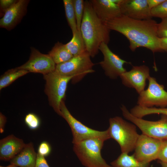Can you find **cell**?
<instances>
[{
    "label": "cell",
    "mask_w": 167,
    "mask_h": 167,
    "mask_svg": "<svg viewBox=\"0 0 167 167\" xmlns=\"http://www.w3.org/2000/svg\"><path fill=\"white\" fill-rule=\"evenodd\" d=\"M104 24L110 30L124 35L129 40L132 51L140 47L153 53L162 51L157 35L158 24L152 19L136 20L122 15Z\"/></svg>",
    "instance_id": "1"
},
{
    "label": "cell",
    "mask_w": 167,
    "mask_h": 167,
    "mask_svg": "<svg viewBox=\"0 0 167 167\" xmlns=\"http://www.w3.org/2000/svg\"><path fill=\"white\" fill-rule=\"evenodd\" d=\"M110 30L97 16L90 0L85 1L80 32L86 51L91 57L93 58L98 53L102 43L108 44Z\"/></svg>",
    "instance_id": "2"
},
{
    "label": "cell",
    "mask_w": 167,
    "mask_h": 167,
    "mask_svg": "<svg viewBox=\"0 0 167 167\" xmlns=\"http://www.w3.org/2000/svg\"><path fill=\"white\" fill-rule=\"evenodd\" d=\"M107 130L110 138L118 143L122 153L128 154L134 150L139 135L136 126L119 116L110 118Z\"/></svg>",
    "instance_id": "3"
},
{
    "label": "cell",
    "mask_w": 167,
    "mask_h": 167,
    "mask_svg": "<svg viewBox=\"0 0 167 167\" xmlns=\"http://www.w3.org/2000/svg\"><path fill=\"white\" fill-rule=\"evenodd\" d=\"M106 140L101 138L86 139L74 144L73 151L81 164L86 167H112L101 155V150Z\"/></svg>",
    "instance_id": "4"
},
{
    "label": "cell",
    "mask_w": 167,
    "mask_h": 167,
    "mask_svg": "<svg viewBox=\"0 0 167 167\" xmlns=\"http://www.w3.org/2000/svg\"><path fill=\"white\" fill-rule=\"evenodd\" d=\"M43 77L45 81V92L48 96L49 104L61 116L60 105L65 96L67 84L75 76H62L54 71L44 75Z\"/></svg>",
    "instance_id": "5"
},
{
    "label": "cell",
    "mask_w": 167,
    "mask_h": 167,
    "mask_svg": "<svg viewBox=\"0 0 167 167\" xmlns=\"http://www.w3.org/2000/svg\"><path fill=\"white\" fill-rule=\"evenodd\" d=\"M91 57L87 51L74 56L69 60L56 65L54 71L58 74L64 76H74L72 80L76 82L87 74L93 72L92 69L95 64L92 62Z\"/></svg>",
    "instance_id": "6"
},
{
    "label": "cell",
    "mask_w": 167,
    "mask_h": 167,
    "mask_svg": "<svg viewBox=\"0 0 167 167\" xmlns=\"http://www.w3.org/2000/svg\"><path fill=\"white\" fill-rule=\"evenodd\" d=\"M60 110L61 116L66 120L71 129L73 144L94 138H101L106 140L110 139L107 130L103 131L95 130L87 126L76 119L67 109L64 100L61 103Z\"/></svg>",
    "instance_id": "7"
},
{
    "label": "cell",
    "mask_w": 167,
    "mask_h": 167,
    "mask_svg": "<svg viewBox=\"0 0 167 167\" xmlns=\"http://www.w3.org/2000/svg\"><path fill=\"white\" fill-rule=\"evenodd\" d=\"M124 117L138 127L142 134L161 140H167V116L157 121L145 120L133 115L124 105L121 108Z\"/></svg>",
    "instance_id": "8"
},
{
    "label": "cell",
    "mask_w": 167,
    "mask_h": 167,
    "mask_svg": "<svg viewBox=\"0 0 167 167\" xmlns=\"http://www.w3.org/2000/svg\"><path fill=\"white\" fill-rule=\"evenodd\" d=\"M163 140L152 138L142 134L139 135L133 154L139 161L145 163L158 159Z\"/></svg>",
    "instance_id": "9"
},
{
    "label": "cell",
    "mask_w": 167,
    "mask_h": 167,
    "mask_svg": "<svg viewBox=\"0 0 167 167\" xmlns=\"http://www.w3.org/2000/svg\"><path fill=\"white\" fill-rule=\"evenodd\" d=\"M148 86L139 94L137 104L142 107L151 108L154 106L162 108L167 106V92L155 78L150 76Z\"/></svg>",
    "instance_id": "10"
},
{
    "label": "cell",
    "mask_w": 167,
    "mask_h": 167,
    "mask_svg": "<svg viewBox=\"0 0 167 167\" xmlns=\"http://www.w3.org/2000/svg\"><path fill=\"white\" fill-rule=\"evenodd\" d=\"M56 66V64L49 54H43L32 47L28 61L17 68L29 72L39 73L44 75L54 71Z\"/></svg>",
    "instance_id": "11"
},
{
    "label": "cell",
    "mask_w": 167,
    "mask_h": 167,
    "mask_svg": "<svg viewBox=\"0 0 167 167\" xmlns=\"http://www.w3.org/2000/svg\"><path fill=\"white\" fill-rule=\"evenodd\" d=\"M107 45L103 42L100 46L99 49L103 55L104 59L99 64L106 76L110 79H115L126 71L123 66L125 64L131 63L113 52Z\"/></svg>",
    "instance_id": "12"
},
{
    "label": "cell",
    "mask_w": 167,
    "mask_h": 167,
    "mask_svg": "<svg viewBox=\"0 0 167 167\" xmlns=\"http://www.w3.org/2000/svg\"><path fill=\"white\" fill-rule=\"evenodd\" d=\"M122 14L136 20L152 19L147 0H120L118 4Z\"/></svg>",
    "instance_id": "13"
},
{
    "label": "cell",
    "mask_w": 167,
    "mask_h": 167,
    "mask_svg": "<svg viewBox=\"0 0 167 167\" xmlns=\"http://www.w3.org/2000/svg\"><path fill=\"white\" fill-rule=\"evenodd\" d=\"M149 69L145 65L133 66L131 69L120 76L125 86L134 88L139 94L144 90L146 81L150 77Z\"/></svg>",
    "instance_id": "14"
},
{
    "label": "cell",
    "mask_w": 167,
    "mask_h": 167,
    "mask_svg": "<svg viewBox=\"0 0 167 167\" xmlns=\"http://www.w3.org/2000/svg\"><path fill=\"white\" fill-rule=\"evenodd\" d=\"M28 0H19L7 10L0 19V27L10 31L21 21L26 15L29 2Z\"/></svg>",
    "instance_id": "15"
},
{
    "label": "cell",
    "mask_w": 167,
    "mask_h": 167,
    "mask_svg": "<svg viewBox=\"0 0 167 167\" xmlns=\"http://www.w3.org/2000/svg\"><path fill=\"white\" fill-rule=\"evenodd\" d=\"M90 1L96 15L104 23L122 15L118 4L113 2L111 0Z\"/></svg>",
    "instance_id": "16"
},
{
    "label": "cell",
    "mask_w": 167,
    "mask_h": 167,
    "mask_svg": "<svg viewBox=\"0 0 167 167\" xmlns=\"http://www.w3.org/2000/svg\"><path fill=\"white\" fill-rule=\"evenodd\" d=\"M26 144L21 139L13 135H8L0 140V159L10 161L23 149Z\"/></svg>",
    "instance_id": "17"
},
{
    "label": "cell",
    "mask_w": 167,
    "mask_h": 167,
    "mask_svg": "<svg viewBox=\"0 0 167 167\" xmlns=\"http://www.w3.org/2000/svg\"><path fill=\"white\" fill-rule=\"evenodd\" d=\"M37 153L32 142L26 144L22 150L10 161L11 164L19 167H34Z\"/></svg>",
    "instance_id": "18"
},
{
    "label": "cell",
    "mask_w": 167,
    "mask_h": 167,
    "mask_svg": "<svg viewBox=\"0 0 167 167\" xmlns=\"http://www.w3.org/2000/svg\"><path fill=\"white\" fill-rule=\"evenodd\" d=\"M48 54L56 65L66 62L74 57L66 48L65 44L58 41L55 44Z\"/></svg>",
    "instance_id": "19"
},
{
    "label": "cell",
    "mask_w": 167,
    "mask_h": 167,
    "mask_svg": "<svg viewBox=\"0 0 167 167\" xmlns=\"http://www.w3.org/2000/svg\"><path fill=\"white\" fill-rule=\"evenodd\" d=\"M112 167H150V163L140 162L133 155L122 153L118 157L111 163Z\"/></svg>",
    "instance_id": "20"
},
{
    "label": "cell",
    "mask_w": 167,
    "mask_h": 167,
    "mask_svg": "<svg viewBox=\"0 0 167 167\" xmlns=\"http://www.w3.org/2000/svg\"><path fill=\"white\" fill-rule=\"evenodd\" d=\"M65 45L74 56L81 54L87 51L81 32L78 30L73 35L71 40Z\"/></svg>",
    "instance_id": "21"
},
{
    "label": "cell",
    "mask_w": 167,
    "mask_h": 167,
    "mask_svg": "<svg viewBox=\"0 0 167 167\" xmlns=\"http://www.w3.org/2000/svg\"><path fill=\"white\" fill-rule=\"evenodd\" d=\"M28 73L26 70L17 68L8 70L0 77V90L9 86L16 79Z\"/></svg>",
    "instance_id": "22"
},
{
    "label": "cell",
    "mask_w": 167,
    "mask_h": 167,
    "mask_svg": "<svg viewBox=\"0 0 167 167\" xmlns=\"http://www.w3.org/2000/svg\"><path fill=\"white\" fill-rule=\"evenodd\" d=\"M130 112L133 115L139 118L154 114H161L167 116V108H147L137 105L132 108Z\"/></svg>",
    "instance_id": "23"
},
{
    "label": "cell",
    "mask_w": 167,
    "mask_h": 167,
    "mask_svg": "<svg viewBox=\"0 0 167 167\" xmlns=\"http://www.w3.org/2000/svg\"><path fill=\"white\" fill-rule=\"evenodd\" d=\"M63 2L67 21L73 35L78 30L73 0H63Z\"/></svg>",
    "instance_id": "24"
},
{
    "label": "cell",
    "mask_w": 167,
    "mask_h": 167,
    "mask_svg": "<svg viewBox=\"0 0 167 167\" xmlns=\"http://www.w3.org/2000/svg\"><path fill=\"white\" fill-rule=\"evenodd\" d=\"M76 17L77 30L80 32V27L84 8V2L83 0H73Z\"/></svg>",
    "instance_id": "25"
},
{
    "label": "cell",
    "mask_w": 167,
    "mask_h": 167,
    "mask_svg": "<svg viewBox=\"0 0 167 167\" xmlns=\"http://www.w3.org/2000/svg\"><path fill=\"white\" fill-rule=\"evenodd\" d=\"M152 17L161 19L167 17V0L165 1L157 6L151 9Z\"/></svg>",
    "instance_id": "26"
},
{
    "label": "cell",
    "mask_w": 167,
    "mask_h": 167,
    "mask_svg": "<svg viewBox=\"0 0 167 167\" xmlns=\"http://www.w3.org/2000/svg\"><path fill=\"white\" fill-rule=\"evenodd\" d=\"M24 121L28 126L32 130L38 128L40 124L39 117L32 113H29L26 115Z\"/></svg>",
    "instance_id": "27"
},
{
    "label": "cell",
    "mask_w": 167,
    "mask_h": 167,
    "mask_svg": "<svg viewBox=\"0 0 167 167\" xmlns=\"http://www.w3.org/2000/svg\"><path fill=\"white\" fill-rule=\"evenodd\" d=\"M51 151V148L49 144L46 141H43L39 145L37 153L45 157L49 155Z\"/></svg>",
    "instance_id": "28"
},
{
    "label": "cell",
    "mask_w": 167,
    "mask_h": 167,
    "mask_svg": "<svg viewBox=\"0 0 167 167\" xmlns=\"http://www.w3.org/2000/svg\"><path fill=\"white\" fill-rule=\"evenodd\" d=\"M158 159L160 161L167 163V140H163Z\"/></svg>",
    "instance_id": "29"
},
{
    "label": "cell",
    "mask_w": 167,
    "mask_h": 167,
    "mask_svg": "<svg viewBox=\"0 0 167 167\" xmlns=\"http://www.w3.org/2000/svg\"><path fill=\"white\" fill-rule=\"evenodd\" d=\"M16 0H0V6L1 11L4 14L17 2Z\"/></svg>",
    "instance_id": "30"
},
{
    "label": "cell",
    "mask_w": 167,
    "mask_h": 167,
    "mask_svg": "<svg viewBox=\"0 0 167 167\" xmlns=\"http://www.w3.org/2000/svg\"><path fill=\"white\" fill-rule=\"evenodd\" d=\"M34 167H49L45 157L37 153L36 164Z\"/></svg>",
    "instance_id": "31"
},
{
    "label": "cell",
    "mask_w": 167,
    "mask_h": 167,
    "mask_svg": "<svg viewBox=\"0 0 167 167\" xmlns=\"http://www.w3.org/2000/svg\"><path fill=\"white\" fill-rule=\"evenodd\" d=\"M165 0H147V3L151 10L164 2Z\"/></svg>",
    "instance_id": "32"
},
{
    "label": "cell",
    "mask_w": 167,
    "mask_h": 167,
    "mask_svg": "<svg viewBox=\"0 0 167 167\" xmlns=\"http://www.w3.org/2000/svg\"><path fill=\"white\" fill-rule=\"evenodd\" d=\"M6 122V118L2 113H0V132L3 133L4 131L5 124Z\"/></svg>",
    "instance_id": "33"
},
{
    "label": "cell",
    "mask_w": 167,
    "mask_h": 167,
    "mask_svg": "<svg viewBox=\"0 0 167 167\" xmlns=\"http://www.w3.org/2000/svg\"><path fill=\"white\" fill-rule=\"evenodd\" d=\"M157 35L159 38H167V29L158 27Z\"/></svg>",
    "instance_id": "34"
},
{
    "label": "cell",
    "mask_w": 167,
    "mask_h": 167,
    "mask_svg": "<svg viewBox=\"0 0 167 167\" xmlns=\"http://www.w3.org/2000/svg\"><path fill=\"white\" fill-rule=\"evenodd\" d=\"M160 46L162 51H167V38H159Z\"/></svg>",
    "instance_id": "35"
},
{
    "label": "cell",
    "mask_w": 167,
    "mask_h": 167,
    "mask_svg": "<svg viewBox=\"0 0 167 167\" xmlns=\"http://www.w3.org/2000/svg\"><path fill=\"white\" fill-rule=\"evenodd\" d=\"M158 27L167 29V17L162 19L161 23L158 24Z\"/></svg>",
    "instance_id": "36"
},
{
    "label": "cell",
    "mask_w": 167,
    "mask_h": 167,
    "mask_svg": "<svg viewBox=\"0 0 167 167\" xmlns=\"http://www.w3.org/2000/svg\"><path fill=\"white\" fill-rule=\"evenodd\" d=\"M159 163L161 165V167H167V163L160 161Z\"/></svg>",
    "instance_id": "37"
},
{
    "label": "cell",
    "mask_w": 167,
    "mask_h": 167,
    "mask_svg": "<svg viewBox=\"0 0 167 167\" xmlns=\"http://www.w3.org/2000/svg\"><path fill=\"white\" fill-rule=\"evenodd\" d=\"M19 167L17 166H15V165H14L10 164V165H8L7 166H6V167Z\"/></svg>",
    "instance_id": "38"
},
{
    "label": "cell",
    "mask_w": 167,
    "mask_h": 167,
    "mask_svg": "<svg viewBox=\"0 0 167 167\" xmlns=\"http://www.w3.org/2000/svg\"><path fill=\"white\" fill-rule=\"evenodd\" d=\"M0 167H5V166H0Z\"/></svg>",
    "instance_id": "39"
}]
</instances>
